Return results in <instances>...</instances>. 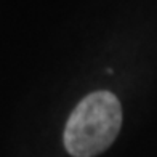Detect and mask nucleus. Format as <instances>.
I'll return each mask as SVG.
<instances>
[{
  "mask_svg": "<svg viewBox=\"0 0 157 157\" xmlns=\"http://www.w3.org/2000/svg\"><path fill=\"white\" fill-rule=\"evenodd\" d=\"M122 125V106L111 91L87 95L67 119L64 146L74 157H93L108 149Z\"/></svg>",
  "mask_w": 157,
  "mask_h": 157,
  "instance_id": "nucleus-1",
  "label": "nucleus"
}]
</instances>
